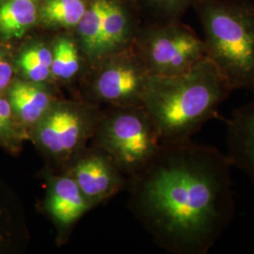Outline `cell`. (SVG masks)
Segmentation results:
<instances>
[{"instance_id": "cell-1", "label": "cell", "mask_w": 254, "mask_h": 254, "mask_svg": "<svg viewBox=\"0 0 254 254\" xmlns=\"http://www.w3.org/2000/svg\"><path fill=\"white\" fill-rule=\"evenodd\" d=\"M226 154L190 140L160 146L143 170L137 204L152 232L173 252L207 254L236 214Z\"/></svg>"}, {"instance_id": "cell-2", "label": "cell", "mask_w": 254, "mask_h": 254, "mask_svg": "<svg viewBox=\"0 0 254 254\" xmlns=\"http://www.w3.org/2000/svg\"><path fill=\"white\" fill-rule=\"evenodd\" d=\"M233 91L218 67L204 58L188 73L152 76L147 83L142 107L164 144L190 139Z\"/></svg>"}, {"instance_id": "cell-3", "label": "cell", "mask_w": 254, "mask_h": 254, "mask_svg": "<svg viewBox=\"0 0 254 254\" xmlns=\"http://www.w3.org/2000/svg\"><path fill=\"white\" fill-rule=\"evenodd\" d=\"M206 57L233 91L254 92V3L249 0H196Z\"/></svg>"}, {"instance_id": "cell-4", "label": "cell", "mask_w": 254, "mask_h": 254, "mask_svg": "<svg viewBox=\"0 0 254 254\" xmlns=\"http://www.w3.org/2000/svg\"><path fill=\"white\" fill-rule=\"evenodd\" d=\"M133 49L152 76L188 73L206 58L202 38L180 20L155 21L139 27Z\"/></svg>"}, {"instance_id": "cell-5", "label": "cell", "mask_w": 254, "mask_h": 254, "mask_svg": "<svg viewBox=\"0 0 254 254\" xmlns=\"http://www.w3.org/2000/svg\"><path fill=\"white\" fill-rule=\"evenodd\" d=\"M105 139L119 161L134 170L141 169L160 147L158 133L142 105L113 119Z\"/></svg>"}, {"instance_id": "cell-6", "label": "cell", "mask_w": 254, "mask_h": 254, "mask_svg": "<svg viewBox=\"0 0 254 254\" xmlns=\"http://www.w3.org/2000/svg\"><path fill=\"white\" fill-rule=\"evenodd\" d=\"M93 82L94 91L103 100L126 106H140L150 74L133 46L103 60Z\"/></svg>"}, {"instance_id": "cell-7", "label": "cell", "mask_w": 254, "mask_h": 254, "mask_svg": "<svg viewBox=\"0 0 254 254\" xmlns=\"http://www.w3.org/2000/svg\"><path fill=\"white\" fill-rule=\"evenodd\" d=\"M34 137L46 152L55 156L72 153L87 130L85 114L68 104H55L35 126Z\"/></svg>"}, {"instance_id": "cell-8", "label": "cell", "mask_w": 254, "mask_h": 254, "mask_svg": "<svg viewBox=\"0 0 254 254\" xmlns=\"http://www.w3.org/2000/svg\"><path fill=\"white\" fill-rule=\"evenodd\" d=\"M227 156L232 167L245 173L254 186V92L227 122Z\"/></svg>"}, {"instance_id": "cell-9", "label": "cell", "mask_w": 254, "mask_h": 254, "mask_svg": "<svg viewBox=\"0 0 254 254\" xmlns=\"http://www.w3.org/2000/svg\"><path fill=\"white\" fill-rule=\"evenodd\" d=\"M43 84L17 78L6 91L12 112L23 127H35L54 105L51 93Z\"/></svg>"}, {"instance_id": "cell-10", "label": "cell", "mask_w": 254, "mask_h": 254, "mask_svg": "<svg viewBox=\"0 0 254 254\" xmlns=\"http://www.w3.org/2000/svg\"><path fill=\"white\" fill-rule=\"evenodd\" d=\"M91 201L82 193L73 178L62 177L51 186L47 207L61 224L68 225L80 218L89 209Z\"/></svg>"}, {"instance_id": "cell-11", "label": "cell", "mask_w": 254, "mask_h": 254, "mask_svg": "<svg viewBox=\"0 0 254 254\" xmlns=\"http://www.w3.org/2000/svg\"><path fill=\"white\" fill-rule=\"evenodd\" d=\"M73 179L91 202L107 197L116 184L112 168L101 156H90L79 161L74 168Z\"/></svg>"}, {"instance_id": "cell-12", "label": "cell", "mask_w": 254, "mask_h": 254, "mask_svg": "<svg viewBox=\"0 0 254 254\" xmlns=\"http://www.w3.org/2000/svg\"><path fill=\"white\" fill-rule=\"evenodd\" d=\"M40 0H0V42L25 36L37 27Z\"/></svg>"}, {"instance_id": "cell-13", "label": "cell", "mask_w": 254, "mask_h": 254, "mask_svg": "<svg viewBox=\"0 0 254 254\" xmlns=\"http://www.w3.org/2000/svg\"><path fill=\"white\" fill-rule=\"evenodd\" d=\"M109 0H91L85 14L73 30L84 56L89 63H100L101 44Z\"/></svg>"}, {"instance_id": "cell-14", "label": "cell", "mask_w": 254, "mask_h": 254, "mask_svg": "<svg viewBox=\"0 0 254 254\" xmlns=\"http://www.w3.org/2000/svg\"><path fill=\"white\" fill-rule=\"evenodd\" d=\"M91 0H40L38 27L56 31H73Z\"/></svg>"}, {"instance_id": "cell-15", "label": "cell", "mask_w": 254, "mask_h": 254, "mask_svg": "<svg viewBox=\"0 0 254 254\" xmlns=\"http://www.w3.org/2000/svg\"><path fill=\"white\" fill-rule=\"evenodd\" d=\"M51 44L31 40L20 49L14 59L15 72L20 78L35 83H45L51 77Z\"/></svg>"}, {"instance_id": "cell-16", "label": "cell", "mask_w": 254, "mask_h": 254, "mask_svg": "<svg viewBox=\"0 0 254 254\" xmlns=\"http://www.w3.org/2000/svg\"><path fill=\"white\" fill-rule=\"evenodd\" d=\"M51 77L68 81L79 73L82 53L73 31H60L51 43Z\"/></svg>"}, {"instance_id": "cell-17", "label": "cell", "mask_w": 254, "mask_h": 254, "mask_svg": "<svg viewBox=\"0 0 254 254\" xmlns=\"http://www.w3.org/2000/svg\"><path fill=\"white\" fill-rule=\"evenodd\" d=\"M25 137L24 127L14 116L7 96L0 92V146L17 153Z\"/></svg>"}, {"instance_id": "cell-18", "label": "cell", "mask_w": 254, "mask_h": 254, "mask_svg": "<svg viewBox=\"0 0 254 254\" xmlns=\"http://www.w3.org/2000/svg\"><path fill=\"white\" fill-rule=\"evenodd\" d=\"M138 9H144L155 21L180 20L193 8L196 0H134Z\"/></svg>"}, {"instance_id": "cell-19", "label": "cell", "mask_w": 254, "mask_h": 254, "mask_svg": "<svg viewBox=\"0 0 254 254\" xmlns=\"http://www.w3.org/2000/svg\"><path fill=\"white\" fill-rule=\"evenodd\" d=\"M17 218L10 197L0 186V254L9 251L17 237Z\"/></svg>"}, {"instance_id": "cell-20", "label": "cell", "mask_w": 254, "mask_h": 254, "mask_svg": "<svg viewBox=\"0 0 254 254\" xmlns=\"http://www.w3.org/2000/svg\"><path fill=\"white\" fill-rule=\"evenodd\" d=\"M14 73V59L11 60L7 52L0 50V92L8 90Z\"/></svg>"}, {"instance_id": "cell-21", "label": "cell", "mask_w": 254, "mask_h": 254, "mask_svg": "<svg viewBox=\"0 0 254 254\" xmlns=\"http://www.w3.org/2000/svg\"><path fill=\"white\" fill-rule=\"evenodd\" d=\"M3 46V44H2V43H1V42H0V47H1V46Z\"/></svg>"}]
</instances>
